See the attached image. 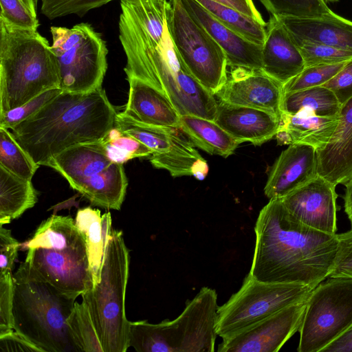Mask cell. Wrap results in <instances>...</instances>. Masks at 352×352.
<instances>
[{
	"mask_svg": "<svg viewBox=\"0 0 352 352\" xmlns=\"http://www.w3.org/2000/svg\"><path fill=\"white\" fill-rule=\"evenodd\" d=\"M255 247L249 274L258 281L298 283L314 289L328 278L338 248L337 234L310 228L270 199L255 223Z\"/></svg>",
	"mask_w": 352,
	"mask_h": 352,
	"instance_id": "1",
	"label": "cell"
},
{
	"mask_svg": "<svg viewBox=\"0 0 352 352\" xmlns=\"http://www.w3.org/2000/svg\"><path fill=\"white\" fill-rule=\"evenodd\" d=\"M117 113L105 91H62L10 130L38 165L74 146L100 140L115 126Z\"/></svg>",
	"mask_w": 352,
	"mask_h": 352,
	"instance_id": "2",
	"label": "cell"
},
{
	"mask_svg": "<svg viewBox=\"0 0 352 352\" xmlns=\"http://www.w3.org/2000/svg\"><path fill=\"white\" fill-rule=\"evenodd\" d=\"M60 86L58 60L48 41L37 30L0 19V113Z\"/></svg>",
	"mask_w": 352,
	"mask_h": 352,
	"instance_id": "3",
	"label": "cell"
},
{
	"mask_svg": "<svg viewBox=\"0 0 352 352\" xmlns=\"http://www.w3.org/2000/svg\"><path fill=\"white\" fill-rule=\"evenodd\" d=\"M13 278L14 330L43 352H80L67 324L76 299L19 270Z\"/></svg>",
	"mask_w": 352,
	"mask_h": 352,
	"instance_id": "4",
	"label": "cell"
},
{
	"mask_svg": "<svg viewBox=\"0 0 352 352\" xmlns=\"http://www.w3.org/2000/svg\"><path fill=\"white\" fill-rule=\"evenodd\" d=\"M129 261L122 232L112 228L107 239L100 280L81 295L104 352H125L129 348L130 321L125 314V294Z\"/></svg>",
	"mask_w": 352,
	"mask_h": 352,
	"instance_id": "5",
	"label": "cell"
},
{
	"mask_svg": "<svg viewBox=\"0 0 352 352\" xmlns=\"http://www.w3.org/2000/svg\"><path fill=\"white\" fill-rule=\"evenodd\" d=\"M218 307L216 291L204 287L173 320L130 321L129 347L138 352H213Z\"/></svg>",
	"mask_w": 352,
	"mask_h": 352,
	"instance_id": "6",
	"label": "cell"
},
{
	"mask_svg": "<svg viewBox=\"0 0 352 352\" xmlns=\"http://www.w3.org/2000/svg\"><path fill=\"white\" fill-rule=\"evenodd\" d=\"M46 166L61 175L92 205L120 210L128 186L126 175L123 164L108 158L100 140L69 148Z\"/></svg>",
	"mask_w": 352,
	"mask_h": 352,
	"instance_id": "7",
	"label": "cell"
},
{
	"mask_svg": "<svg viewBox=\"0 0 352 352\" xmlns=\"http://www.w3.org/2000/svg\"><path fill=\"white\" fill-rule=\"evenodd\" d=\"M51 45L58 64L63 91L87 93L102 87L107 69L108 50L91 24L72 28L51 26Z\"/></svg>",
	"mask_w": 352,
	"mask_h": 352,
	"instance_id": "8",
	"label": "cell"
},
{
	"mask_svg": "<svg viewBox=\"0 0 352 352\" xmlns=\"http://www.w3.org/2000/svg\"><path fill=\"white\" fill-rule=\"evenodd\" d=\"M312 288L298 283H270L249 273L239 290L217 310L214 330L222 339L238 333L282 309L307 299Z\"/></svg>",
	"mask_w": 352,
	"mask_h": 352,
	"instance_id": "9",
	"label": "cell"
},
{
	"mask_svg": "<svg viewBox=\"0 0 352 352\" xmlns=\"http://www.w3.org/2000/svg\"><path fill=\"white\" fill-rule=\"evenodd\" d=\"M166 23L172 42L187 69L215 95L228 76L223 50L188 12L181 0H169Z\"/></svg>",
	"mask_w": 352,
	"mask_h": 352,
	"instance_id": "10",
	"label": "cell"
},
{
	"mask_svg": "<svg viewBox=\"0 0 352 352\" xmlns=\"http://www.w3.org/2000/svg\"><path fill=\"white\" fill-rule=\"evenodd\" d=\"M352 323V278L335 277L314 287L298 330V352H321Z\"/></svg>",
	"mask_w": 352,
	"mask_h": 352,
	"instance_id": "11",
	"label": "cell"
},
{
	"mask_svg": "<svg viewBox=\"0 0 352 352\" xmlns=\"http://www.w3.org/2000/svg\"><path fill=\"white\" fill-rule=\"evenodd\" d=\"M17 270L74 299L94 286L86 241L62 249H29Z\"/></svg>",
	"mask_w": 352,
	"mask_h": 352,
	"instance_id": "12",
	"label": "cell"
},
{
	"mask_svg": "<svg viewBox=\"0 0 352 352\" xmlns=\"http://www.w3.org/2000/svg\"><path fill=\"white\" fill-rule=\"evenodd\" d=\"M306 300L290 305L245 330L222 339L217 351H278L298 331L305 311Z\"/></svg>",
	"mask_w": 352,
	"mask_h": 352,
	"instance_id": "13",
	"label": "cell"
},
{
	"mask_svg": "<svg viewBox=\"0 0 352 352\" xmlns=\"http://www.w3.org/2000/svg\"><path fill=\"white\" fill-rule=\"evenodd\" d=\"M336 185L317 175L314 179L280 197L289 212L303 224L322 232H337Z\"/></svg>",
	"mask_w": 352,
	"mask_h": 352,
	"instance_id": "14",
	"label": "cell"
},
{
	"mask_svg": "<svg viewBox=\"0 0 352 352\" xmlns=\"http://www.w3.org/2000/svg\"><path fill=\"white\" fill-rule=\"evenodd\" d=\"M283 86L261 69L235 67L214 96L228 104L261 109L280 117Z\"/></svg>",
	"mask_w": 352,
	"mask_h": 352,
	"instance_id": "15",
	"label": "cell"
},
{
	"mask_svg": "<svg viewBox=\"0 0 352 352\" xmlns=\"http://www.w3.org/2000/svg\"><path fill=\"white\" fill-rule=\"evenodd\" d=\"M316 150L304 144H292L282 151L270 171L264 188L270 199L283 197L317 175Z\"/></svg>",
	"mask_w": 352,
	"mask_h": 352,
	"instance_id": "16",
	"label": "cell"
},
{
	"mask_svg": "<svg viewBox=\"0 0 352 352\" xmlns=\"http://www.w3.org/2000/svg\"><path fill=\"white\" fill-rule=\"evenodd\" d=\"M240 144L260 146L276 136L280 116L266 110L218 102L214 120Z\"/></svg>",
	"mask_w": 352,
	"mask_h": 352,
	"instance_id": "17",
	"label": "cell"
},
{
	"mask_svg": "<svg viewBox=\"0 0 352 352\" xmlns=\"http://www.w3.org/2000/svg\"><path fill=\"white\" fill-rule=\"evenodd\" d=\"M181 1L188 12L223 50L229 67L261 69L262 45L248 41L225 26L197 0Z\"/></svg>",
	"mask_w": 352,
	"mask_h": 352,
	"instance_id": "18",
	"label": "cell"
},
{
	"mask_svg": "<svg viewBox=\"0 0 352 352\" xmlns=\"http://www.w3.org/2000/svg\"><path fill=\"white\" fill-rule=\"evenodd\" d=\"M305 67L303 57L293 37L276 16L270 15L262 45L261 70L283 85Z\"/></svg>",
	"mask_w": 352,
	"mask_h": 352,
	"instance_id": "19",
	"label": "cell"
},
{
	"mask_svg": "<svg viewBox=\"0 0 352 352\" xmlns=\"http://www.w3.org/2000/svg\"><path fill=\"white\" fill-rule=\"evenodd\" d=\"M316 156L318 175L336 186L352 179V97L341 106L338 126Z\"/></svg>",
	"mask_w": 352,
	"mask_h": 352,
	"instance_id": "20",
	"label": "cell"
},
{
	"mask_svg": "<svg viewBox=\"0 0 352 352\" xmlns=\"http://www.w3.org/2000/svg\"><path fill=\"white\" fill-rule=\"evenodd\" d=\"M276 16L296 38L352 51V21L334 12L314 17Z\"/></svg>",
	"mask_w": 352,
	"mask_h": 352,
	"instance_id": "21",
	"label": "cell"
},
{
	"mask_svg": "<svg viewBox=\"0 0 352 352\" xmlns=\"http://www.w3.org/2000/svg\"><path fill=\"white\" fill-rule=\"evenodd\" d=\"M339 122V116H319L301 109L294 114L281 113L275 136L278 144H304L316 151L329 143Z\"/></svg>",
	"mask_w": 352,
	"mask_h": 352,
	"instance_id": "22",
	"label": "cell"
},
{
	"mask_svg": "<svg viewBox=\"0 0 352 352\" xmlns=\"http://www.w3.org/2000/svg\"><path fill=\"white\" fill-rule=\"evenodd\" d=\"M127 80L129 92L124 114L145 124L179 127L180 115L162 92L140 80Z\"/></svg>",
	"mask_w": 352,
	"mask_h": 352,
	"instance_id": "23",
	"label": "cell"
},
{
	"mask_svg": "<svg viewBox=\"0 0 352 352\" xmlns=\"http://www.w3.org/2000/svg\"><path fill=\"white\" fill-rule=\"evenodd\" d=\"M149 160L155 168L166 170L174 177L193 176L203 180L208 173L206 160L178 127L173 128L171 148L164 153L152 154Z\"/></svg>",
	"mask_w": 352,
	"mask_h": 352,
	"instance_id": "24",
	"label": "cell"
},
{
	"mask_svg": "<svg viewBox=\"0 0 352 352\" xmlns=\"http://www.w3.org/2000/svg\"><path fill=\"white\" fill-rule=\"evenodd\" d=\"M111 223L110 212L101 215L99 210L91 207L79 209L76 215L75 223L86 241L94 286L100 280L107 239L113 228Z\"/></svg>",
	"mask_w": 352,
	"mask_h": 352,
	"instance_id": "25",
	"label": "cell"
},
{
	"mask_svg": "<svg viewBox=\"0 0 352 352\" xmlns=\"http://www.w3.org/2000/svg\"><path fill=\"white\" fill-rule=\"evenodd\" d=\"M179 128L195 146L210 155L227 157L240 144L214 120L199 116H180Z\"/></svg>",
	"mask_w": 352,
	"mask_h": 352,
	"instance_id": "26",
	"label": "cell"
},
{
	"mask_svg": "<svg viewBox=\"0 0 352 352\" xmlns=\"http://www.w3.org/2000/svg\"><path fill=\"white\" fill-rule=\"evenodd\" d=\"M37 201L38 192L32 180L19 177L0 166V225L19 218Z\"/></svg>",
	"mask_w": 352,
	"mask_h": 352,
	"instance_id": "27",
	"label": "cell"
},
{
	"mask_svg": "<svg viewBox=\"0 0 352 352\" xmlns=\"http://www.w3.org/2000/svg\"><path fill=\"white\" fill-rule=\"evenodd\" d=\"M83 234L69 216L52 215L43 221L33 236L21 244V250L34 248L62 249L85 242Z\"/></svg>",
	"mask_w": 352,
	"mask_h": 352,
	"instance_id": "28",
	"label": "cell"
},
{
	"mask_svg": "<svg viewBox=\"0 0 352 352\" xmlns=\"http://www.w3.org/2000/svg\"><path fill=\"white\" fill-rule=\"evenodd\" d=\"M340 108L334 93L322 85L283 93L280 106V114L306 109L319 116H339Z\"/></svg>",
	"mask_w": 352,
	"mask_h": 352,
	"instance_id": "29",
	"label": "cell"
},
{
	"mask_svg": "<svg viewBox=\"0 0 352 352\" xmlns=\"http://www.w3.org/2000/svg\"><path fill=\"white\" fill-rule=\"evenodd\" d=\"M225 26L248 41L263 45L266 36V25L243 13L212 0H197Z\"/></svg>",
	"mask_w": 352,
	"mask_h": 352,
	"instance_id": "30",
	"label": "cell"
},
{
	"mask_svg": "<svg viewBox=\"0 0 352 352\" xmlns=\"http://www.w3.org/2000/svg\"><path fill=\"white\" fill-rule=\"evenodd\" d=\"M115 126L146 146L153 153H164L171 148L173 127L140 122L123 112L117 113Z\"/></svg>",
	"mask_w": 352,
	"mask_h": 352,
	"instance_id": "31",
	"label": "cell"
},
{
	"mask_svg": "<svg viewBox=\"0 0 352 352\" xmlns=\"http://www.w3.org/2000/svg\"><path fill=\"white\" fill-rule=\"evenodd\" d=\"M0 166L28 180H32L40 166L19 144L10 130L1 126Z\"/></svg>",
	"mask_w": 352,
	"mask_h": 352,
	"instance_id": "32",
	"label": "cell"
},
{
	"mask_svg": "<svg viewBox=\"0 0 352 352\" xmlns=\"http://www.w3.org/2000/svg\"><path fill=\"white\" fill-rule=\"evenodd\" d=\"M100 141L108 158L118 164L153 154L151 149L115 126Z\"/></svg>",
	"mask_w": 352,
	"mask_h": 352,
	"instance_id": "33",
	"label": "cell"
},
{
	"mask_svg": "<svg viewBox=\"0 0 352 352\" xmlns=\"http://www.w3.org/2000/svg\"><path fill=\"white\" fill-rule=\"evenodd\" d=\"M67 324L80 351L104 352L89 310L83 301L80 303L75 302Z\"/></svg>",
	"mask_w": 352,
	"mask_h": 352,
	"instance_id": "34",
	"label": "cell"
},
{
	"mask_svg": "<svg viewBox=\"0 0 352 352\" xmlns=\"http://www.w3.org/2000/svg\"><path fill=\"white\" fill-rule=\"evenodd\" d=\"M274 16H320L333 13L324 0H259Z\"/></svg>",
	"mask_w": 352,
	"mask_h": 352,
	"instance_id": "35",
	"label": "cell"
},
{
	"mask_svg": "<svg viewBox=\"0 0 352 352\" xmlns=\"http://www.w3.org/2000/svg\"><path fill=\"white\" fill-rule=\"evenodd\" d=\"M293 38L301 52L305 67L337 64L352 59V51Z\"/></svg>",
	"mask_w": 352,
	"mask_h": 352,
	"instance_id": "36",
	"label": "cell"
},
{
	"mask_svg": "<svg viewBox=\"0 0 352 352\" xmlns=\"http://www.w3.org/2000/svg\"><path fill=\"white\" fill-rule=\"evenodd\" d=\"M346 63L344 62L305 67L299 74L283 85V93L321 86L332 78Z\"/></svg>",
	"mask_w": 352,
	"mask_h": 352,
	"instance_id": "37",
	"label": "cell"
},
{
	"mask_svg": "<svg viewBox=\"0 0 352 352\" xmlns=\"http://www.w3.org/2000/svg\"><path fill=\"white\" fill-rule=\"evenodd\" d=\"M113 0H41V12L52 20L69 14L84 16L91 10Z\"/></svg>",
	"mask_w": 352,
	"mask_h": 352,
	"instance_id": "38",
	"label": "cell"
},
{
	"mask_svg": "<svg viewBox=\"0 0 352 352\" xmlns=\"http://www.w3.org/2000/svg\"><path fill=\"white\" fill-rule=\"evenodd\" d=\"M62 91L60 88L47 90L19 107L0 113V126L11 129L34 114Z\"/></svg>",
	"mask_w": 352,
	"mask_h": 352,
	"instance_id": "39",
	"label": "cell"
},
{
	"mask_svg": "<svg viewBox=\"0 0 352 352\" xmlns=\"http://www.w3.org/2000/svg\"><path fill=\"white\" fill-rule=\"evenodd\" d=\"M0 19L19 28L37 30L39 22L21 0H0Z\"/></svg>",
	"mask_w": 352,
	"mask_h": 352,
	"instance_id": "40",
	"label": "cell"
},
{
	"mask_svg": "<svg viewBox=\"0 0 352 352\" xmlns=\"http://www.w3.org/2000/svg\"><path fill=\"white\" fill-rule=\"evenodd\" d=\"M14 292L12 272L0 274V336L14 331Z\"/></svg>",
	"mask_w": 352,
	"mask_h": 352,
	"instance_id": "41",
	"label": "cell"
},
{
	"mask_svg": "<svg viewBox=\"0 0 352 352\" xmlns=\"http://www.w3.org/2000/svg\"><path fill=\"white\" fill-rule=\"evenodd\" d=\"M338 248L333 270L329 278H352V228L337 234Z\"/></svg>",
	"mask_w": 352,
	"mask_h": 352,
	"instance_id": "42",
	"label": "cell"
},
{
	"mask_svg": "<svg viewBox=\"0 0 352 352\" xmlns=\"http://www.w3.org/2000/svg\"><path fill=\"white\" fill-rule=\"evenodd\" d=\"M331 89L337 97L341 106L352 97V59L332 78L322 85Z\"/></svg>",
	"mask_w": 352,
	"mask_h": 352,
	"instance_id": "43",
	"label": "cell"
},
{
	"mask_svg": "<svg viewBox=\"0 0 352 352\" xmlns=\"http://www.w3.org/2000/svg\"><path fill=\"white\" fill-rule=\"evenodd\" d=\"M3 226L0 225V274L12 272L21 245Z\"/></svg>",
	"mask_w": 352,
	"mask_h": 352,
	"instance_id": "44",
	"label": "cell"
},
{
	"mask_svg": "<svg viewBox=\"0 0 352 352\" xmlns=\"http://www.w3.org/2000/svg\"><path fill=\"white\" fill-rule=\"evenodd\" d=\"M43 352L22 335L12 331L0 336V352Z\"/></svg>",
	"mask_w": 352,
	"mask_h": 352,
	"instance_id": "45",
	"label": "cell"
},
{
	"mask_svg": "<svg viewBox=\"0 0 352 352\" xmlns=\"http://www.w3.org/2000/svg\"><path fill=\"white\" fill-rule=\"evenodd\" d=\"M234 8L244 14L255 19L260 23L267 25L261 14L259 12L253 0H212Z\"/></svg>",
	"mask_w": 352,
	"mask_h": 352,
	"instance_id": "46",
	"label": "cell"
},
{
	"mask_svg": "<svg viewBox=\"0 0 352 352\" xmlns=\"http://www.w3.org/2000/svg\"><path fill=\"white\" fill-rule=\"evenodd\" d=\"M321 352H352V323Z\"/></svg>",
	"mask_w": 352,
	"mask_h": 352,
	"instance_id": "47",
	"label": "cell"
},
{
	"mask_svg": "<svg viewBox=\"0 0 352 352\" xmlns=\"http://www.w3.org/2000/svg\"><path fill=\"white\" fill-rule=\"evenodd\" d=\"M345 191L343 196L344 212L350 221L352 228V179L345 184Z\"/></svg>",
	"mask_w": 352,
	"mask_h": 352,
	"instance_id": "48",
	"label": "cell"
},
{
	"mask_svg": "<svg viewBox=\"0 0 352 352\" xmlns=\"http://www.w3.org/2000/svg\"><path fill=\"white\" fill-rule=\"evenodd\" d=\"M28 8L34 14L36 15V6L34 0H21Z\"/></svg>",
	"mask_w": 352,
	"mask_h": 352,
	"instance_id": "49",
	"label": "cell"
},
{
	"mask_svg": "<svg viewBox=\"0 0 352 352\" xmlns=\"http://www.w3.org/2000/svg\"><path fill=\"white\" fill-rule=\"evenodd\" d=\"M325 1V3H328V2H336L338 1V0H324Z\"/></svg>",
	"mask_w": 352,
	"mask_h": 352,
	"instance_id": "50",
	"label": "cell"
},
{
	"mask_svg": "<svg viewBox=\"0 0 352 352\" xmlns=\"http://www.w3.org/2000/svg\"><path fill=\"white\" fill-rule=\"evenodd\" d=\"M34 1L36 6L37 7L38 0H34Z\"/></svg>",
	"mask_w": 352,
	"mask_h": 352,
	"instance_id": "51",
	"label": "cell"
}]
</instances>
